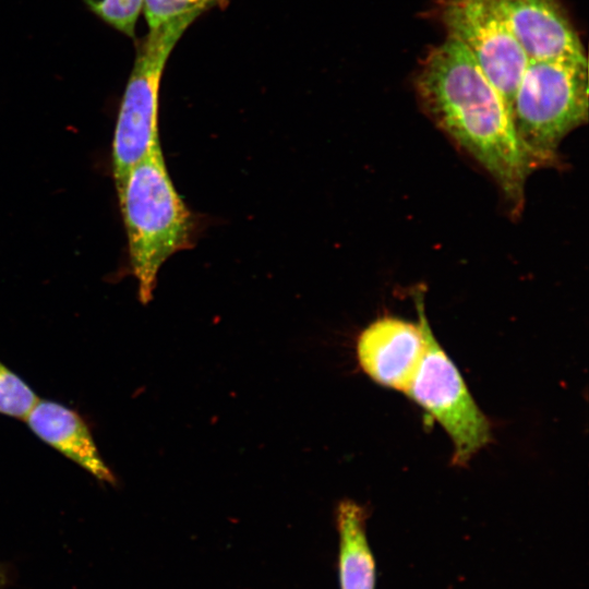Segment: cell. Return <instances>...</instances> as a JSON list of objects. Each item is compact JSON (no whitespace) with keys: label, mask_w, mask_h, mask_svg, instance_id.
I'll return each mask as SVG.
<instances>
[{"label":"cell","mask_w":589,"mask_h":589,"mask_svg":"<svg viewBox=\"0 0 589 589\" xmlns=\"http://www.w3.org/2000/svg\"><path fill=\"white\" fill-rule=\"evenodd\" d=\"M117 195L131 272L137 280L139 299L146 304L165 262L194 245L196 219L175 188L161 146L129 170Z\"/></svg>","instance_id":"obj_2"},{"label":"cell","mask_w":589,"mask_h":589,"mask_svg":"<svg viewBox=\"0 0 589 589\" xmlns=\"http://www.w3.org/2000/svg\"><path fill=\"white\" fill-rule=\"evenodd\" d=\"M7 581V573L4 566L0 563V589L4 586Z\"/></svg>","instance_id":"obj_14"},{"label":"cell","mask_w":589,"mask_h":589,"mask_svg":"<svg viewBox=\"0 0 589 589\" xmlns=\"http://www.w3.org/2000/svg\"><path fill=\"white\" fill-rule=\"evenodd\" d=\"M440 19L447 36L459 41L474 58L510 113L529 60L496 0H442Z\"/></svg>","instance_id":"obj_6"},{"label":"cell","mask_w":589,"mask_h":589,"mask_svg":"<svg viewBox=\"0 0 589 589\" xmlns=\"http://www.w3.org/2000/svg\"><path fill=\"white\" fill-rule=\"evenodd\" d=\"M195 14L171 20L136 44V56L117 116L112 148V177L118 191L129 170L146 154L160 147L158 108L161 76L172 49L197 19Z\"/></svg>","instance_id":"obj_4"},{"label":"cell","mask_w":589,"mask_h":589,"mask_svg":"<svg viewBox=\"0 0 589 589\" xmlns=\"http://www.w3.org/2000/svg\"><path fill=\"white\" fill-rule=\"evenodd\" d=\"M25 421L39 438L97 480L116 484V477L97 449L88 425L76 411L52 400L38 399Z\"/></svg>","instance_id":"obj_9"},{"label":"cell","mask_w":589,"mask_h":589,"mask_svg":"<svg viewBox=\"0 0 589 589\" xmlns=\"http://www.w3.org/2000/svg\"><path fill=\"white\" fill-rule=\"evenodd\" d=\"M87 8L105 23L134 38L143 0H83Z\"/></svg>","instance_id":"obj_12"},{"label":"cell","mask_w":589,"mask_h":589,"mask_svg":"<svg viewBox=\"0 0 589 589\" xmlns=\"http://www.w3.org/2000/svg\"><path fill=\"white\" fill-rule=\"evenodd\" d=\"M37 400L35 392L0 361V413L25 419Z\"/></svg>","instance_id":"obj_11"},{"label":"cell","mask_w":589,"mask_h":589,"mask_svg":"<svg viewBox=\"0 0 589 589\" xmlns=\"http://www.w3.org/2000/svg\"><path fill=\"white\" fill-rule=\"evenodd\" d=\"M588 61H529L510 118L537 168L553 166L564 137L588 120Z\"/></svg>","instance_id":"obj_3"},{"label":"cell","mask_w":589,"mask_h":589,"mask_svg":"<svg viewBox=\"0 0 589 589\" xmlns=\"http://www.w3.org/2000/svg\"><path fill=\"white\" fill-rule=\"evenodd\" d=\"M224 0H143L148 28H155L177 17L195 14L219 5Z\"/></svg>","instance_id":"obj_13"},{"label":"cell","mask_w":589,"mask_h":589,"mask_svg":"<svg viewBox=\"0 0 589 589\" xmlns=\"http://www.w3.org/2000/svg\"><path fill=\"white\" fill-rule=\"evenodd\" d=\"M416 305L426 348L407 394L446 431L454 445L453 462L462 466L491 441V425L455 363L437 342L421 294H416Z\"/></svg>","instance_id":"obj_5"},{"label":"cell","mask_w":589,"mask_h":589,"mask_svg":"<svg viewBox=\"0 0 589 589\" xmlns=\"http://www.w3.org/2000/svg\"><path fill=\"white\" fill-rule=\"evenodd\" d=\"M529 61L587 59L582 43L558 0H496Z\"/></svg>","instance_id":"obj_8"},{"label":"cell","mask_w":589,"mask_h":589,"mask_svg":"<svg viewBox=\"0 0 589 589\" xmlns=\"http://www.w3.org/2000/svg\"><path fill=\"white\" fill-rule=\"evenodd\" d=\"M336 521L340 589H374L375 563L366 538L364 508L345 500L337 506Z\"/></svg>","instance_id":"obj_10"},{"label":"cell","mask_w":589,"mask_h":589,"mask_svg":"<svg viewBox=\"0 0 589 589\" xmlns=\"http://www.w3.org/2000/svg\"><path fill=\"white\" fill-rule=\"evenodd\" d=\"M416 91L425 112L492 176L512 213L518 214L527 178L537 166L501 94L474 58L447 36L424 58Z\"/></svg>","instance_id":"obj_1"},{"label":"cell","mask_w":589,"mask_h":589,"mask_svg":"<svg viewBox=\"0 0 589 589\" xmlns=\"http://www.w3.org/2000/svg\"><path fill=\"white\" fill-rule=\"evenodd\" d=\"M418 323L385 315L370 323L357 340L361 369L377 384L407 393L425 353V335Z\"/></svg>","instance_id":"obj_7"}]
</instances>
